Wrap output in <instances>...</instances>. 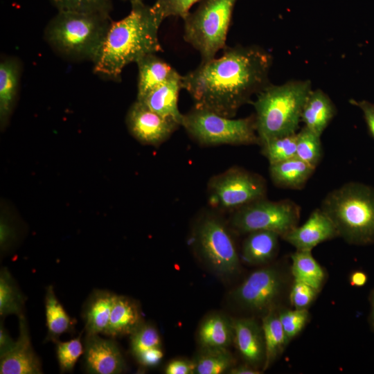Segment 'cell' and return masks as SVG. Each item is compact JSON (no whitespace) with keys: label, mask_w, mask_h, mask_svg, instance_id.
I'll use <instances>...</instances> for the list:
<instances>
[{"label":"cell","mask_w":374,"mask_h":374,"mask_svg":"<svg viewBox=\"0 0 374 374\" xmlns=\"http://www.w3.org/2000/svg\"><path fill=\"white\" fill-rule=\"evenodd\" d=\"M219 58L201 62L182 75V89L194 106L228 118L251 102L270 82L273 57L257 45L226 46Z\"/></svg>","instance_id":"cell-1"},{"label":"cell","mask_w":374,"mask_h":374,"mask_svg":"<svg viewBox=\"0 0 374 374\" xmlns=\"http://www.w3.org/2000/svg\"><path fill=\"white\" fill-rule=\"evenodd\" d=\"M131 6L125 17L112 21L100 54L93 62L95 73L113 80H121L128 64L163 51L158 34L161 22L152 7L143 2Z\"/></svg>","instance_id":"cell-2"},{"label":"cell","mask_w":374,"mask_h":374,"mask_svg":"<svg viewBox=\"0 0 374 374\" xmlns=\"http://www.w3.org/2000/svg\"><path fill=\"white\" fill-rule=\"evenodd\" d=\"M320 208L333 222L339 237L350 244H374V188L350 181L329 192Z\"/></svg>","instance_id":"cell-3"},{"label":"cell","mask_w":374,"mask_h":374,"mask_svg":"<svg viewBox=\"0 0 374 374\" xmlns=\"http://www.w3.org/2000/svg\"><path fill=\"white\" fill-rule=\"evenodd\" d=\"M312 90L309 80H291L280 85L269 84L256 95L252 104L259 145L273 138L297 133Z\"/></svg>","instance_id":"cell-4"},{"label":"cell","mask_w":374,"mask_h":374,"mask_svg":"<svg viewBox=\"0 0 374 374\" xmlns=\"http://www.w3.org/2000/svg\"><path fill=\"white\" fill-rule=\"evenodd\" d=\"M112 21L107 15L58 11L47 24L44 38L62 57L93 62Z\"/></svg>","instance_id":"cell-5"},{"label":"cell","mask_w":374,"mask_h":374,"mask_svg":"<svg viewBox=\"0 0 374 374\" xmlns=\"http://www.w3.org/2000/svg\"><path fill=\"white\" fill-rule=\"evenodd\" d=\"M238 0H201L184 19V39L197 51L201 62L215 57L226 46L235 5Z\"/></svg>","instance_id":"cell-6"},{"label":"cell","mask_w":374,"mask_h":374,"mask_svg":"<svg viewBox=\"0 0 374 374\" xmlns=\"http://www.w3.org/2000/svg\"><path fill=\"white\" fill-rule=\"evenodd\" d=\"M181 126L204 146L259 145L254 114L235 119L194 106L183 114Z\"/></svg>","instance_id":"cell-7"},{"label":"cell","mask_w":374,"mask_h":374,"mask_svg":"<svg viewBox=\"0 0 374 374\" xmlns=\"http://www.w3.org/2000/svg\"><path fill=\"white\" fill-rule=\"evenodd\" d=\"M267 184L262 176L237 166L213 176L207 186L209 205L231 213L267 197Z\"/></svg>","instance_id":"cell-8"},{"label":"cell","mask_w":374,"mask_h":374,"mask_svg":"<svg viewBox=\"0 0 374 374\" xmlns=\"http://www.w3.org/2000/svg\"><path fill=\"white\" fill-rule=\"evenodd\" d=\"M231 213L230 226L238 233L269 231L283 238L298 225L301 207L290 199L271 201L265 197Z\"/></svg>","instance_id":"cell-9"},{"label":"cell","mask_w":374,"mask_h":374,"mask_svg":"<svg viewBox=\"0 0 374 374\" xmlns=\"http://www.w3.org/2000/svg\"><path fill=\"white\" fill-rule=\"evenodd\" d=\"M196 249L221 275H231L240 268V258L233 236L224 221L207 212L202 215L194 231Z\"/></svg>","instance_id":"cell-10"},{"label":"cell","mask_w":374,"mask_h":374,"mask_svg":"<svg viewBox=\"0 0 374 374\" xmlns=\"http://www.w3.org/2000/svg\"><path fill=\"white\" fill-rule=\"evenodd\" d=\"M285 280L275 267L261 268L252 272L235 290V300L245 308L261 312L271 309L279 299Z\"/></svg>","instance_id":"cell-11"},{"label":"cell","mask_w":374,"mask_h":374,"mask_svg":"<svg viewBox=\"0 0 374 374\" xmlns=\"http://www.w3.org/2000/svg\"><path fill=\"white\" fill-rule=\"evenodd\" d=\"M125 123L135 139L142 144L152 146L164 143L181 126L173 119L152 111L136 100L127 111Z\"/></svg>","instance_id":"cell-12"},{"label":"cell","mask_w":374,"mask_h":374,"mask_svg":"<svg viewBox=\"0 0 374 374\" xmlns=\"http://www.w3.org/2000/svg\"><path fill=\"white\" fill-rule=\"evenodd\" d=\"M84 362L87 372L93 374H118L126 368L116 342L103 339L97 334L85 335Z\"/></svg>","instance_id":"cell-13"},{"label":"cell","mask_w":374,"mask_h":374,"mask_svg":"<svg viewBox=\"0 0 374 374\" xmlns=\"http://www.w3.org/2000/svg\"><path fill=\"white\" fill-rule=\"evenodd\" d=\"M19 317L18 339L13 346L0 355L1 374H41L42 363L33 350L26 318Z\"/></svg>","instance_id":"cell-14"},{"label":"cell","mask_w":374,"mask_h":374,"mask_svg":"<svg viewBox=\"0 0 374 374\" xmlns=\"http://www.w3.org/2000/svg\"><path fill=\"white\" fill-rule=\"evenodd\" d=\"M337 237L339 235L333 222L321 208H317L304 224L297 225L283 239L296 250L312 251L318 244Z\"/></svg>","instance_id":"cell-15"},{"label":"cell","mask_w":374,"mask_h":374,"mask_svg":"<svg viewBox=\"0 0 374 374\" xmlns=\"http://www.w3.org/2000/svg\"><path fill=\"white\" fill-rule=\"evenodd\" d=\"M232 321L233 343L242 359L255 368L263 366L265 347L262 325L252 319H237Z\"/></svg>","instance_id":"cell-16"},{"label":"cell","mask_w":374,"mask_h":374,"mask_svg":"<svg viewBox=\"0 0 374 374\" xmlns=\"http://www.w3.org/2000/svg\"><path fill=\"white\" fill-rule=\"evenodd\" d=\"M181 89L182 75L176 70L166 81L154 88L139 101L152 111L173 119L181 126L183 114L178 108V97Z\"/></svg>","instance_id":"cell-17"},{"label":"cell","mask_w":374,"mask_h":374,"mask_svg":"<svg viewBox=\"0 0 374 374\" xmlns=\"http://www.w3.org/2000/svg\"><path fill=\"white\" fill-rule=\"evenodd\" d=\"M143 323L137 302L127 296L116 294L105 335L116 337L131 335Z\"/></svg>","instance_id":"cell-18"},{"label":"cell","mask_w":374,"mask_h":374,"mask_svg":"<svg viewBox=\"0 0 374 374\" xmlns=\"http://www.w3.org/2000/svg\"><path fill=\"white\" fill-rule=\"evenodd\" d=\"M21 64L14 57H4L0 62V123L7 125L12 113L19 87Z\"/></svg>","instance_id":"cell-19"},{"label":"cell","mask_w":374,"mask_h":374,"mask_svg":"<svg viewBox=\"0 0 374 374\" xmlns=\"http://www.w3.org/2000/svg\"><path fill=\"white\" fill-rule=\"evenodd\" d=\"M115 295L101 290H95L90 294L82 312L86 334L105 335Z\"/></svg>","instance_id":"cell-20"},{"label":"cell","mask_w":374,"mask_h":374,"mask_svg":"<svg viewBox=\"0 0 374 374\" xmlns=\"http://www.w3.org/2000/svg\"><path fill=\"white\" fill-rule=\"evenodd\" d=\"M336 107L322 90H312L301 113L304 126L321 136L336 114Z\"/></svg>","instance_id":"cell-21"},{"label":"cell","mask_w":374,"mask_h":374,"mask_svg":"<svg viewBox=\"0 0 374 374\" xmlns=\"http://www.w3.org/2000/svg\"><path fill=\"white\" fill-rule=\"evenodd\" d=\"M315 169L296 157L269 164V172L270 179L276 186L299 190L305 186Z\"/></svg>","instance_id":"cell-22"},{"label":"cell","mask_w":374,"mask_h":374,"mask_svg":"<svg viewBox=\"0 0 374 374\" xmlns=\"http://www.w3.org/2000/svg\"><path fill=\"white\" fill-rule=\"evenodd\" d=\"M138 67L136 100L142 99L156 87L166 81L176 71L157 55L148 54L136 62Z\"/></svg>","instance_id":"cell-23"},{"label":"cell","mask_w":374,"mask_h":374,"mask_svg":"<svg viewBox=\"0 0 374 374\" xmlns=\"http://www.w3.org/2000/svg\"><path fill=\"white\" fill-rule=\"evenodd\" d=\"M247 234L241 249V256L245 262L265 264L276 256L280 238L278 234L269 231H256Z\"/></svg>","instance_id":"cell-24"},{"label":"cell","mask_w":374,"mask_h":374,"mask_svg":"<svg viewBox=\"0 0 374 374\" xmlns=\"http://www.w3.org/2000/svg\"><path fill=\"white\" fill-rule=\"evenodd\" d=\"M45 314L47 326L46 341L55 343L61 335L74 332L76 321L67 314L51 285L46 287Z\"/></svg>","instance_id":"cell-25"},{"label":"cell","mask_w":374,"mask_h":374,"mask_svg":"<svg viewBox=\"0 0 374 374\" xmlns=\"http://www.w3.org/2000/svg\"><path fill=\"white\" fill-rule=\"evenodd\" d=\"M198 339L202 348H226L233 343V321L221 314L211 315L201 324Z\"/></svg>","instance_id":"cell-26"},{"label":"cell","mask_w":374,"mask_h":374,"mask_svg":"<svg viewBox=\"0 0 374 374\" xmlns=\"http://www.w3.org/2000/svg\"><path fill=\"white\" fill-rule=\"evenodd\" d=\"M262 328L265 347V357L262 366L264 371L273 364L288 344L278 312L270 310L262 319Z\"/></svg>","instance_id":"cell-27"},{"label":"cell","mask_w":374,"mask_h":374,"mask_svg":"<svg viewBox=\"0 0 374 374\" xmlns=\"http://www.w3.org/2000/svg\"><path fill=\"white\" fill-rule=\"evenodd\" d=\"M291 271L294 280L306 283L321 291L326 272L313 257L312 251L296 250L291 255Z\"/></svg>","instance_id":"cell-28"},{"label":"cell","mask_w":374,"mask_h":374,"mask_svg":"<svg viewBox=\"0 0 374 374\" xmlns=\"http://www.w3.org/2000/svg\"><path fill=\"white\" fill-rule=\"evenodd\" d=\"M25 296L7 268L0 272V315L24 314Z\"/></svg>","instance_id":"cell-29"},{"label":"cell","mask_w":374,"mask_h":374,"mask_svg":"<svg viewBox=\"0 0 374 374\" xmlns=\"http://www.w3.org/2000/svg\"><path fill=\"white\" fill-rule=\"evenodd\" d=\"M196 374H221L233 367L234 359L224 348H203L194 362Z\"/></svg>","instance_id":"cell-30"},{"label":"cell","mask_w":374,"mask_h":374,"mask_svg":"<svg viewBox=\"0 0 374 374\" xmlns=\"http://www.w3.org/2000/svg\"><path fill=\"white\" fill-rule=\"evenodd\" d=\"M296 135V157L316 168L323 155L321 136L305 126Z\"/></svg>","instance_id":"cell-31"},{"label":"cell","mask_w":374,"mask_h":374,"mask_svg":"<svg viewBox=\"0 0 374 374\" xmlns=\"http://www.w3.org/2000/svg\"><path fill=\"white\" fill-rule=\"evenodd\" d=\"M296 134L273 138L260 145L261 152L269 164L296 157Z\"/></svg>","instance_id":"cell-32"},{"label":"cell","mask_w":374,"mask_h":374,"mask_svg":"<svg viewBox=\"0 0 374 374\" xmlns=\"http://www.w3.org/2000/svg\"><path fill=\"white\" fill-rule=\"evenodd\" d=\"M130 335V350L136 359L150 350L161 347L159 332L152 325L143 323Z\"/></svg>","instance_id":"cell-33"},{"label":"cell","mask_w":374,"mask_h":374,"mask_svg":"<svg viewBox=\"0 0 374 374\" xmlns=\"http://www.w3.org/2000/svg\"><path fill=\"white\" fill-rule=\"evenodd\" d=\"M81 335L67 341H57L56 355L61 373L71 372L79 357L84 354Z\"/></svg>","instance_id":"cell-34"},{"label":"cell","mask_w":374,"mask_h":374,"mask_svg":"<svg viewBox=\"0 0 374 374\" xmlns=\"http://www.w3.org/2000/svg\"><path fill=\"white\" fill-rule=\"evenodd\" d=\"M58 11L99 13L109 15L110 0H51Z\"/></svg>","instance_id":"cell-35"},{"label":"cell","mask_w":374,"mask_h":374,"mask_svg":"<svg viewBox=\"0 0 374 374\" xmlns=\"http://www.w3.org/2000/svg\"><path fill=\"white\" fill-rule=\"evenodd\" d=\"M278 314L287 344L301 332L310 317L307 309L283 310Z\"/></svg>","instance_id":"cell-36"},{"label":"cell","mask_w":374,"mask_h":374,"mask_svg":"<svg viewBox=\"0 0 374 374\" xmlns=\"http://www.w3.org/2000/svg\"><path fill=\"white\" fill-rule=\"evenodd\" d=\"M201 0H157L152 6L158 19L162 21L169 17H184L190 8Z\"/></svg>","instance_id":"cell-37"},{"label":"cell","mask_w":374,"mask_h":374,"mask_svg":"<svg viewBox=\"0 0 374 374\" xmlns=\"http://www.w3.org/2000/svg\"><path fill=\"white\" fill-rule=\"evenodd\" d=\"M319 292L306 283L294 280L290 292V303L295 309L308 310Z\"/></svg>","instance_id":"cell-38"},{"label":"cell","mask_w":374,"mask_h":374,"mask_svg":"<svg viewBox=\"0 0 374 374\" xmlns=\"http://www.w3.org/2000/svg\"><path fill=\"white\" fill-rule=\"evenodd\" d=\"M350 103L358 107L362 112L368 130L374 139V103L366 100L350 99Z\"/></svg>","instance_id":"cell-39"},{"label":"cell","mask_w":374,"mask_h":374,"mask_svg":"<svg viewBox=\"0 0 374 374\" xmlns=\"http://www.w3.org/2000/svg\"><path fill=\"white\" fill-rule=\"evenodd\" d=\"M195 364L194 362L177 359L170 361L165 368L166 374H193Z\"/></svg>","instance_id":"cell-40"},{"label":"cell","mask_w":374,"mask_h":374,"mask_svg":"<svg viewBox=\"0 0 374 374\" xmlns=\"http://www.w3.org/2000/svg\"><path fill=\"white\" fill-rule=\"evenodd\" d=\"M12 225L1 215L0 224V244L1 250H7L12 244L15 238V230Z\"/></svg>","instance_id":"cell-41"},{"label":"cell","mask_w":374,"mask_h":374,"mask_svg":"<svg viewBox=\"0 0 374 374\" xmlns=\"http://www.w3.org/2000/svg\"><path fill=\"white\" fill-rule=\"evenodd\" d=\"M163 357L161 347L150 350L140 355L136 359L143 366L154 367L157 366Z\"/></svg>","instance_id":"cell-42"},{"label":"cell","mask_w":374,"mask_h":374,"mask_svg":"<svg viewBox=\"0 0 374 374\" xmlns=\"http://www.w3.org/2000/svg\"><path fill=\"white\" fill-rule=\"evenodd\" d=\"M14 341L5 328L2 321L0 325V355L8 352L15 344Z\"/></svg>","instance_id":"cell-43"},{"label":"cell","mask_w":374,"mask_h":374,"mask_svg":"<svg viewBox=\"0 0 374 374\" xmlns=\"http://www.w3.org/2000/svg\"><path fill=\"white\" fill-rule=\"evenodd\" d=\"M367 281L368 275L361 270L353 271L349 276V283L353 287H362L367 283Z\"/></svg>","instance_id":"cell-44"},{"label":"cell","mask_w":374,"mask_h":374,"mask_svg":"<svg viewBox=\"0 0 374 374\" xmlns=\"http://www.w3.org/2000/svg\"><path fill=\"white\" fill-rule=\"evenodd\" d=\"M229 373L231 374H260L262 372L256 368L246 364L245 365L232 367Z\"/></svg>","instance_id":"cell-45"},{"label":"cell","mask_w":374,"mask_h":374,"mask_svg":"<svg viewBox=\"0 0 374 374\" xmlns=\"http://www.w3.org/2000/svg\"><path fill=\"white\" fill-rule=\"evenodd\" d=\"M368 301L370 304L368 323L371 330L374 332V287L369 294Z\"/></svg>","instance_id":"cell-46"},{"label":"cell","mask_w":374,"mask_h":374,"mask_svg":"<svg viewBox=\"0 0 374 374\" xmlns=\"http://www.w3.org/2000/svg\"><path fill=\"white\" fill-rule=\"evenodd\" d=\"M123 1H130L131 5L134 4V3H140V2H143V0H123Z\"/></svg>","instance_id":"cell-47"}]
</instances>
